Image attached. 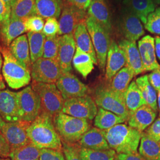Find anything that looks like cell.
Listing matches in <instances>:
<instances>
[{"mask_svg":"<svg viewBox=\"0 0 160 160\" xmlns=\"http://www.w3.org/2000/svg\"><path fill=\"white\" fill-rule=\"evenodd\" d=\"M155 5H160V0H152Z\"/></svg>","mask_w":160,"mask_h":160,"instance_id":"obj_56","label":"cell"},{"mask_svg":"<svg viewBox=\"0 0 160 160\" xmlns=\"http://www.w3.org/2000/svg\"><path fill=\"white\" fill-rule=\"evenodd\" d=\"M27 32H42L45 25L44 18L36 15L24 19Z\"/></svg>","mask_w":160,"mask_h":160,"instance_id":"obj_40","label":"cell"},{"mask_svg":"<svg viewBox=\"0 0 160 160\" xmlns=\"http://www.w3.org/2000/svg\"><path fill=\"white\" fill-rule=\"evenodd\" d=\"M63 2L77 6L86 10L88 9L92 0H63Z\"/></svg>","mask_w":160,"mask_h":160,"instance_id":"obj_49","label":"cell"},{"mask_svg":"<svg viewBox=\"0 0 160 160\" xmlns=\"http://www.w3.org/2000/svg\"><path fill=\"white\" fill-rule=\"evenodd\" d=\"M157 113L148 105H143L131 114L128 120L129 126L143 132L154 122Z\"/></svg>","mask_w":160,"mask_h":160,"instance_id":"obj_21","label":"cell"},{"mask_svg":"<svg viewBox=\"0 0 160 160\" xmlns=\"http://www.w3.org/2000/svg\"><path fill=\"white\" fill-rule=\"evenodd\" d=\"M158 108L159 110V116L160 117V92H158Z\"/></svg>","mask_w":160,"mask_h":160,"instance_id":"obj_55","label":"cell"},{"mask_svg":"<svg viewBox=\"0 0 160 160\" xmlns=\"http://www.w3.org/2000/svg\"><path fill=\"white\" fill-rule=\"evenodd\" d=\"M145 28L153 34L160 35V7L155 8L147 17Z\"/></svg>","mask_w":160,"mask_h":160,"instance_id":"obj_39","label":"cell"},{"mask_svg":"<svg viewBox=\"0 0 160 160\" xmlns=\"http://www.w3.org/2000/svg\"><path fill=\"white\" fill-rule=\"evenodd\" d=\"M73 35L76 48L90 55L94 64L98 65L96 53L90 35L87 29L86 22L80 23L75 30Z\"/></svg>","mask_w":160,"mask_h":160,"instance_id":"obj_24","label":"cell"},{"mask_svg":"<svg viewBox=\"0 0 160 160\" xmlns=\"http://www.w3.org/2000/svg\"><path fill=\"white\" fill-rule=\"evenodd\" d=\"M11 18V12H9L5 3L0 0V33L5 30L10 23Z\"/></svg>","mask_w":160,"mask_h":160,"instance_id":"obj_44","label":"cell"},{"mask_svg":"<svg viewBox=\"0 0 160 160\" xmlns=\"http://www.w3.org/2000/svg\"><path fill=\"white\" fill-rule=\"evenodd\" d=\"M78 152L81 160H114L116 151L107 150H95L80 147L78 145Z\"/></svg>","mask_w":160,"mask_h":160,"instance_id":"obj_36","label":"cell"},{"mask_svg":"<svg viewBox=\"0 0 160 160\" xmlns=\"http://www.w3.org/2000/svg\"><path fill=\"white\" fill-rule=\"evenodd\" d=\"M144 132L155 141L160 143V117L155 120Z\"/></svg>","mask_w":160,"mask_h":160,"instance_id":"obj_45","label":"cell"},{"mask_svg":"<svg viewBox=\"0 0 160 160\" xmlns=\"http://www.w3.org/2000/svg\"><path fill=\"white\" fill-rule=\"evenodd\" d=\"M126 121V119L120 116L98 108L97 114L94 118V125L98 129L106 131Z\"/></svg>","mask_w":160,"mask_h":160,"instance_id":"obj_27","label":"cell"},{"mask_svg":"<svg viewBox=\"0 0 160 160\" xmlns=\"http://www.w3.org/2000/svg\"><path fill=\"white\" fill-rule=\"evenodd\" d=\"M87 14L92 17L109 34L112 32V23L109 7L103 0H92Z\"/></svg>","mask_w":160,"mask_h":160,"instance_id":"obj_20","label":"cell"},{"mask_svg":"<svg viewBox=\"0 0 160 160\" xmlns=\"http://www.w3.org/2000/svg\"><path fill=\"white\" fill-rule=\"evenodd\" d=\"M147 105L156 112L158 111L157 91L149 82L148 75L141 76L135 81Z\"/></svg>","mask_w":160,"mask_h":160,"instance_id":"obj_32","label":"cell"},{"mask_svg":"<svg viewBox=\"0 0 160 160\" xmlns=\"http://www.w3.org/2000/svg\"><path fill=\"white\" fill-rule=\"evenodd\" d=\"M86 24L96 51L98 65L100 68L104 71L112 41L110 34L92 17L88 15L86 18Z\"/></svg>","mask_w":160,"mask_h":160,"instance_id":"obj_7","label":"cell"},{"mask_svg":"<svg viewBox=\"0 0 160 160\" xmlns=\"http://www.w3.org/2000/svg\"><path fill=\"white\" fill-rule=\"evenodd\" d=\"M104 133L110 148L118 154L138 152L142 132L126 124L120 123L104 131Z\"/></svg>","mask_w":160,"mask_h":160,"instance_id":"obj_2","label":"cell"},{"mask_svg":"<svg viewBox=\"0 0 160 160\" xmlns=\"http://www.w3.org/2000/svg\"><path fill=\"white\" fill-rule=\"evenodd\" d=\"M155 39V50L156 56L160 60V36H156Z\"/></svg>","mask_w":160,"mask_h":160,"instance_id":"obj_50","label":"cell"},{"mask_svg":"<svg viewBox=\"0 0 160 160\" xmlns=\"http://www.w3.org/2000/svg\"><path fill=\"white\" fill-rule=\"evenodd\" d=\"M0 160H11V159L10 158H0Z\"/></svg>","mask_w":160,"mask_h":160,"instance_id":"obj_57","label":"cell"},{"mask_svg":"<svg viewBox=\"0 0 160 160\" xmlns=\"http://www.w3.org/2000/svg\"><path fill=\"white\" fill-rule=\"evenodd\" d=\"M30 142L39 149L62 151V143L54 125L53 118L41 112L27 129Z\"/></svg>","mask_w":160,"mask_h":160,"instance_id":"obj_1","label":"cell"},{"mask_svg":"<svg viewBox=\"0 0 160 160\" xmlns=\"http://www.w3.org/2000/svg\"><path fill=\"white\" fill-rule=\"evenodd\" d=\"M97 104L88 95L65 100L62 112L79 119L92 120L97 113Z\"/></svg>","mask_w":160,"mask_h":160,"instance_id":"obj_9","label":"cell"},{"mask_svg":"<svg viewBox=\"0 0 160 160\" xmlns=\"http://www.w3.org/2000/svg\"><path fill=\"white\" fill-rule=\"evenodd\" d=\"M126 64L124 52L113 40H112L107 55L106 65V79L111 81Z\"/></svg>","mask_w":160,"mask_h":160,"instance_id":"obj_17","label":"cell"},{"mask_svg":"<svg viewBox=\"0 0 160 160\" xmlns=\"http://www.w3.org/2000/svg\"><path fill=\"white\" fill-rule=\"evenodd\" d=\"M18 113L22 121L31 123L41 113L40 98L37 93L28 86L17 92Z\"/></svg>","mask_w":160,"mask_h":160,"instance_id":"obj_8","label":"cell"},{"mask_svg":"<svg viewBox=\"0 0 160 160\" xmlns=\"http://www.w3.org/2000/svg\"><path fill=\"white\" fill-rule=\"evenodd\" d=\"M87 16L86 10L63 2V8L59 20V29L58 35L73 34L80 23L86 22Z\"/></svg>","mask_w":160,"mask_h":160,"instance_id":"obj_11","label":"cell"},{"mask_svg":"<svg viewBox=\"0 0 160 160\" xmlns=\"http://www.w3.org/2000/svg\"><path fill=\"white\" fill-rule=\"evenodd\" d=\"M123 4L144 24L147 22L149 14L154 12L156 7L152 0H124Z\"/></svg>","mask_w":160,"mask_h":160,"instance_id":"obj_25","label":"cell"},{"mask_svg":"<svg viewBox=\"0 0 160 160\" xmlns=\"http://www.w3.org/2000/svg\"><path fill=\"white\" fill-rule=\"evenodd\" d=\"M62 74L58 60L41 58L32 64L33 81L46 84H55Z\"/></svg>","mask_w":160,"mask_h":160,"instance_id":"obj_10","label":"cell"},{"mask_svg":"<svg viewBox=\"0 0 160 160\" xmlns=\"http://www.w3.org/2000/svg\"><path fill=\"white\" fill-rule=\"evenodd\" d=\"M36 15V0H15L11 10V18L23 20Z\"/></svg>","mask_w":160,"mask_h":160,"instance_id":"obj_33","label":"cell"},{"mask_svg":"<svg viewBox=\"0 0 160 160\" xmlns=\"http://www.w3.org/2000/svg\"><path fill=\"white\" fill-rule=\"evenodd\" d=\"M11 149L5 138L0 132V158H8L10 157Z\"/></svg>","mask_w":160,"mask_h":160,"instance_id":"obj_47","label":"cell"},{"mask_svg":"<svg viewBox=\"0 0 160 160\" xmlns=\"http://www.w3.org/2000/svg\"><path fill=\"white\" fill-rule=\"evenodd\" d=\"M6 88L5 84L3 81H0V92L2 90H4Z\"/></svg>","mask_w":160,"mask_h":160,"instance_id":"obj_54","label":"cell"},{"mask_svg":"<svg viewBox=\"0 0 160 160\" xmlns=\"http://www.w3.org/2000/svg\"><path fill=\"white\" fill-rule=\"evenodd\" d=\"M76 51L74 35L64 34L59 37V52L58 61L62 73L71 72L72 62Z\"/></svg>","mask_w":160,"mask_h":160,"instance_id":"obj_15","label":"cell"},{"mask_svg":"<svg viewBox=\"0 0 160 160\" xmlns=\"http://www.w3.org/2000/svg\"><path fill=\"white\" fill-rule=\"evenodd\" d=\"M63 0H36L37 15L43 18H58L63 8Z\"/></svg>","mask_w":160,"mask_h":160,"instance_id":"obj_26","label":"cell"},{"mask_svg":"<svg viewBox=\"0 0 160 160\" xmlns=\"http://www.w3.org/2000/svg\"><path fill=\"white\" fill-rule=\"evenodd\" d=\"M55 84L65 100L84 96L88 90L85 84L71 72L62 73Z\"/></svg>","mask_w":160,"mask_h":160,"instance_id":"obj_13","label":"cell"},{"mask_svg":"<svg viewBox=\"0 0 160 160\" xmlns=\"http://www.w3.org/2000/svg\"><path fill=\"white\" fill-rule=\"evenodd\" d=\"M139 153L146 160H160V143L143 132L139 147Z\"/></svg>","mask_w":160,"mask_h":160,"instance_id":"obj_29","label":"cell"},{"mask_svg":"<svg viewBox=\"0 0 160 160\" xmlns=\"http://www.w3.org/2000/svg\"><path fill=\"white\" fill-rule=\"evenodd\" d=\"M0 51L4 58L2 75L8 86L15 90L28 86L31 81V72L12 55L8 47L0 45Z\"/></svg>","mask_w":160,"mask_h":160,"instance_id":"obj_3","label":"cell"},{"mask_svg":"<svg viewBox=\"0 0 160 160\" xmlns=\"http://www.w3.org/2000/svg\"><path fill=\"white\" fill-rule=\"evenodd\" d=\"M138 49L143 65V71H153L160 67L156 59L155 39L150 35L143 37L138 42Z\"/></svg>","mask_w":160,"mask_h":160,"instance_id":"obj_18","label":"cell"},{"mask_svg":"<svg viewBox=\"0 0 160 160\" xmlns=\"http://www.w3.org/2000/svg\"><path fill=\"white\" fill-rule=\"evenodd\" d=\"M32 88L40 98L41 112L53 118L62 112L65 100L55 84H46L33 81Z\"/></svg>","mask_w":160,"mask_h":160,"instance_id":"obj_5","label":"cell"},{"mask_svg":"<svg viewBox=\"0 0 160 160\" xmlns=\"http://www.w3.org/2000/svg\"><path fill=\"white\" fill-rule=\"evenodd\" d=\"M32 64L42 58L46 36L42 32H28L27 34Z\"/></svg>","mask_w":160,"mask_h":160,"instance_id":"obj_35","label":"cell"},{"mask_svg":"<svg viewBox=\"0 0 160 160\" xmlns=\"http://www.w3.org/2000/svg\"><path fill=\"white\" fill-rule=\"evenodd\" d=\"M27 32L24 19L10 18V22L4 32L0 33V39L4 46L9 47L12 42Z\"/></svg>","mask_w":160,"mask_h":160,"instance_id":"obj_28","label":"cell"},{"mask_svg":"<svg viewBox=\"0 0 160 160\" xmlns=\"http://www.w3.org/2000/svg\"><path fill=\"white\" fill-rule=\"evenodd\" d=\"M59 36L57 35L46 37L43 47L42 58L49 59L58 60L59 52Z\"/></svg>","mask_w":160,"mask_h":160,"instance_id":"obj_38","label":"cell"},{"mask_svg":"<svg viewBox=\"0 0 160 160\" xmlns=\"http://www.w3.org/2000/svg\"><path fill=\"white\" fill-rule=\"evenodd\" d=\"M135 77L133 72L128 67H124L115 75L112 80L110 87L115 92L124 97L125 93Z\"/></svg>","mask_w":160,"mask_h":160,"instance_id":"obj_30","label":"cell"},{"mask_svg":"<svg viewBox=\"0 0 160 160\" xmlns=\"http://www.w3.org/2000/svg\"><path fill=\"white\" fill-rule=\"evenodd\" d=\"M4 123H5V122L3 120V119H2V118L1 115V113H0V132L1 131V129H2V127L4 126Z\"/></svg>","mask_w":160,"mask_h":160,"instance_id":"obj_53","label":"cell"},{"mask_svg":"<svg viewBox=\"0 0 160 160\" xmlns=\"http://www.w3.org/2000/svg\"><path fill=\"white\" fill-rule=\"evenodd\" d=\"M6 4V7L9 12H11L12 7L15 0H2Z\"/></svg>","mask_w":160,"mask_h":160,"instance_id":"obj_51","label":"cell"},{"mask_svg":"<svg viewBox=\"0 0 160 160\" xmlns=\"http://www.w3.org/2000/svg\"><path fill=\"white\" fill-rule=\"evenodd\" d=\"M119 29L125 39L132 42H136L145 34L141 20L125 7L120 15Z\"/></svg>","mask_w":160,"mask_h":160,"instance_id":"obj_14","label":"cell"},{"mask_svg":"<svg viewBox=\"0 0 160 160\" xmlns=\"http://www.w3.org/2000/svg\"><path fill=\"white\" fill-rule=\"evenodd\" d=\"M118 45L124 52L126 67L131 69L135 76L143 72L142 60L136 42L123 39L119 41Z\"/></svg>","mask_w":160,"mask_h":160,"instance_id":"obj_19","label":"cell"},{"mask_svg":"<svg viewBox=\"0 0 160 160\" xmlns=\"http://www.w3.org/2000/svg\"><path fill=\"white\" fill-rule=\"evenodd\" d=\"M94 100L98 108L120 116L127 121L129 119L131 114L124 97L113 91L110 86H98L94 91Z\"/></svg>","mask_w":160,"mask_h":160,"instance_id":"obj_6","label":"cell"},{"mask_svg":"<svg viewBox=\"0 0 160 160\" xmlns=\"http://www.w3.org/2000/svg\"><path fill=\"white\" fill-rule=\"evenodd\" d=\"M39 160H66L63 151L53 149H40Z\"/></svg>","mask_w":160,"mask_h":160,"instance_id":"obj_41","label":"cell"},{"mask_svg":"<svg viewBox=\"0 0 160 160\" xmlns=\"http://www.w3.org/2000/svg\"><path fill=\"white\" fill-rule=\"evenodd\" d=\"M72 63L75 69L84 78L90 74L94 69V62L90 55L76 48Z\"/></svg>","mask_w":160,"mask_h":160,"instance_id":"obj_34","label":"cell"},{"mask_svg":"<svg viewBox=\"0 0 160 160\" xmlns=\"http://www.w3.org/2000/svg\"><path fill=\"white\" fill-rule=\"evenodd\" d=\"M17 93L8 89L0 92V113L5 122L21 120L18 113Z\"/></svg>","mask_w":160,"mask_h":160,"instance_id":"obj_16","label":"cell"},{"mask_svg":"<svg viewBox=\"0 0 160 160\" xmlns=\"http://www.w3.org/2000/svg\"><path fill=\"white\" fill-rule=\"evenodd\" d=\"M8 48L17 61L31 72L32 62L27 34H23L14 39Z\"/></svg>","mask_w":160,"mask_h":160,"instance_id":"obj_22","label":"cell"},{"mask_svg":"<svg viewBox=\"0 0 160 160\" xmlns=\"http://www.w3.org/2000/svg\"><path fill=\"white\" fill-rule=\"evenodd\" d=\"M54 125L62 141L68 143L78 142L90 129L86 119H79L60 112L53 118Z\"/></svg>","mask_w":160,"mask_h":160,"instance_id":"obj_4","label":"cell"},{"mask_svg":"<svg viewBox=\"0 0 160 160\" xmlns=\"http://www.w3.org/2000/svg\"><path fill=\"white\" fill-rule=\"evenodd\" d=\"M80 147L95 150L110 149L105 138L104 130L96 127L92 128L82 135L78 142Z\"/></svg>","mask_w":160,"mask_h":160,"instance_id":"obj_23","label":"cell"},{"mask_svg":"<svg viewBox=\"0 0 160 160\" xmlns=\"http://www.w3.org/2000/svg\"><path fill=\"white\" fill-rule=\"evenodd\" d=\"M2 63H3V61H2V53L0 51V81H3L2 80V75L1 74V68H2Z\"/></svg>","mask_w":160,"mask_h":160,"instance_id":"obj_52","label":"cell"},{"mask_svg":"<svg viewBox=\"0 0 160 160\" xmlns=\"http://www.w3.org/2000/svg\"><path fill=\"white\" fill-rule=\"evenodd\" d=\"M30 123L22 120L5 122L1 133L8 143L11 151L30 142L27 132Z\"/></svg>","mask_w":160,"mask_h":160,"instance_id":"obj_12","label":"cell"},{"mask_svg":"<svg viewBox=\"0 0 160 160\" xmlns=\"http://www.w3.org/2000/svg\"><path fill=\"white\" fill-rule=\"evenodd\" d=\"M114 160H146L139 153L133 154H118Z\"/></svg>","mask_w":160,"mask_h":160,"instance_id":"obj_48","label":"cell"},{"mask_svg":"<svg viewBox=\"0 0 160 160\" xmlns=\"http://www.w3.org/2000/svg\"><path fill=\"white\" fill-rule=\"evenodd\" d=\"M126 107L130 114L142 106L147 104L135 81H132L124 95Z\"/></svg>","mask_w":160,"mask_h":160,"instance_id":"obj_31","label":"cell"},{"mask_svg":"<svg viewBox=\"0 0 160 160\" xmlns=\"http://www.w3.org/2000/svg\"><path fill=\"white\" fill-rule=\"evenodd\" d=\"M148 78L150 84L157 92H160V67L152 71L148 75Z\"/></svg>","mask_w":160,"mask_h":160,"instance_id":"obj_46","label":"cell"},{"mask_svg":"<svg viewBox=\"0 0 160 160\" xmlns=\"http://www.w3.org/2000/svg\"><path fill=\"white\" fill-rule=\"evenodd\" d=\"M40 149L32 142L12 150L9 158L11 160H39Z\"/></svg>","mask_w":160,"mask_h":160,"instance_id":"obj_37","label":"cell"},{"mask_svg":"<svg viewBox=\"0 0 160 160\" xmlns=\"http://www.w3.org/2000/svg\"><path fill=\"white\" fill-rule=\"evenodd\" d=\"M59 29V25L57 19L55 18H49L46 19L42 33L46 37L54 36L58 34Z\"/></svg>","mask_w":160,"mask_h":160,"instance_id":"obj_42","label":"cell"},{"mask_svg":"<svg viewBox=\"0 0 160 160\" xmlns=\"http://www.w3.org/2000/svg\"><path fill=\"white\" fill-rule=\"evenodd\" d=\"M62 151L66 160H81L78 152V145L62 141Z\"/></svg>","mask_w":160,"mask_h":160,"instance_id":"obj_43","label":"cell"}]
</instances>
